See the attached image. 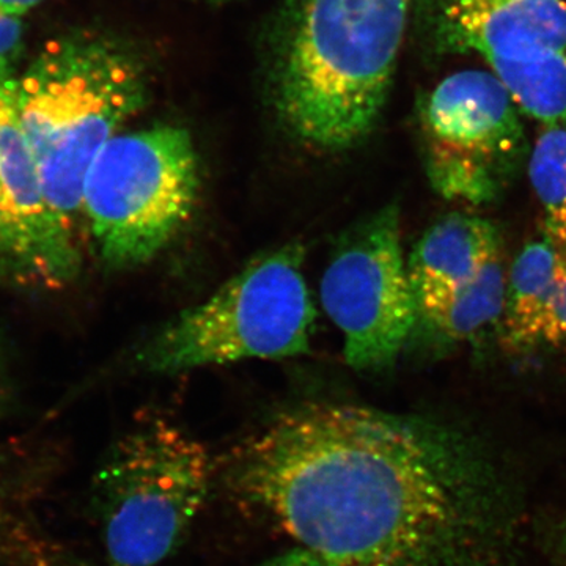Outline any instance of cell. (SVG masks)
I'll return each mask as SVG.
<instances>
[{
  "label": "cell",
  "instance_id": "8",
  "mask_svg": "<svg viewBox=\"0 0 566 566\" xmlns=\"http://www.w3.org/2000/svg\"><path fill=\"white\" fill-rule=\"evenodd\" d=\"M319 296L344 334L348 365L363 371L392 367L417 324L397 205L346 233L324 271Z\"/></svg>",
  "mask_w": 566,
  "mask_h": 566
},
{
  "label": "cell",
  "instance_id": "10",
  "mask_svg": "<svg viewBox=\"0 0 566 566\" xmlns=\"http://www.w3.org/2000/svg\"><path fill=\"white\" fill-rule=\"evenodd\" d=\"M439 36L453 51H471L491 71L566 52L564 0H447Z\"/></svg>",
  "mask_w": 566,
  "mask_h": 566
},
{
  "label": "cell",
  "instance_id": "11",
  "mask_svg": "<svg viewBox=\"0 0 566 566\" xmlns=\"http://www.w3.org/2000/svg\"><path fill=\"white\" fill-rule=\"evenodd\" d=\"M501 255V232L488 219L465 212L439 219L408 260L417 307L461 289Z\"/></svg>",
  "mask_w": 566,
  "mask_h": 566
},
{
  "label": "cell",
  "instance_id": "13",
  "mask_svg": "<svg viewBox=\"0 0 566 566\" xmlns=\"http://www.w3.org/2000/svg\"><path fill=\"white\" fill-rule=\"evenodd\" d=\"M505 292L506 273L499 256L461 289L419 305L416 329L420 327L436 345L472 340L490 327H501Z\"/></svg>",
  "mask_w": 566,
  "mask_h": 566
},
{
  "label": "cell",
  "instance_id": "19",
  "mask_svg": "<svg viewBox=\"0 0 566 566\" xmlns=\"http://www.w3.org/2000/svg\"><path fill=\"white\" fill-rule=\"evenodd\" d=\"M3 401V386H2V375H0V406H2Z\"/></svg>",
  "mask_w": 566,
  "mask_h": 566
},
{
  "label": "cell",
  "instance_id": "17",
  "mask_svg": "<svg viewBox=\"0 0 566 566\" xmlns=\"http://www.w3.org/2000/svg\"><path fill=\"white\" fill-rule=\"evenodd\" d=\"M259 566H335L329 560L312 553V551L304 549V547H293L289 553L281 554V556L270 558L264 564Z\"/></svg>",
  "mask_w": 566,
  "mask_h": 566
},
{
  "label": "cell",
  "instance_id": "14",
  "mask_svg": "<svg viewBox=\"0 0 566 566\" xmlns=\"http://www.w3.org/2000/svg\"><path fill=\"white\" fill-rule=\"evenodd\" d=\"M528 178L543 211V237L566 260V129L545 128L531 148Z\"/></svg>",
  "mask_w": 566,
  "mask_h": 566
},
{
  "label": "cell",
  "instance_id": "7",
  "mask_svg": "<svg viewBox=\"0 0 566 566\" xmlns=\"http://www.w3.org/2000/svg\"><path fill=\"white\" fill-rule=\"evenodd\" d=\"M520 114L493 73L465 70L446 77L422 109L434 191L472 207L499 202L531 155Z\"/></svg>",
  "mask_w": 566,
  "mask_h": 566
},
{
  "label": "cell",
  "instance_id": "4",
  "mask_svg": "<svg viewBox=\"0 0 566 566\" xmlns=\"http://www.w3.org/2000/svg\"><path fill=\"white\" fill-rule=\"evenodd\" d=\"M207 447L166 419L115 442L93 480L92 502L109 566H158L185 545L214 485Z\"/></svg>",
  "mask_w": 566,
  "mask_h": 566
},
{
  "label": "cell",
  "instance_id": "6",
  "mask_svg": "<svg viewBox=\"0 0 566 566\" xmlns=\"http://www.w3.org/2000/svg\"><path fill=\"white\" fill-rule=\"evenodd\" d=\"M200 193L191 134L158 126L112 137L85 178L82 212L114 270L150 262L191 221Z\"/></svg>",
  "mask_w": 566,
  "mask_h": 566
},
{
  "label": "cell",
  "instance_id": "1",
  "mask_svg": "<svg viewBox=\"0 0 566 566\" xmlns=\"http://www.w3.org/2000/svg\"><path fill=\"white\" fill-rule=\"evenodd\" d=\"M219 475L249 516L335 566H479L504 528L501 490L463 436L368 406L286 409Z\"/></svg>",
  "mask_w": 566,
  "mask_h": 566
},
{
  "label": "cell",
  "instance_id": "12",
  "mask_svg": "<svg viewBox=\"0 0 566 566\" xmlns=\"http://www.w3.org/2000/svg\"><path fill=\"white\" fill-rule=\"evenodd\" d=\"M566 260L545 237L521 249L506 274L502 340L516 352L542 346L543 327L560 286Z\"/></svg>",
  "mask_w": 566,
  "mask_h": 566
},
{
  "label": "cell",
  "instance_id": "2",
  "mask_svg": "<svg viewBox=\"0 0 566 566\" xmlns=\"http://www.w3.org/2000/svg\"><path fill=\"white\" fill-rule=\"evenodd\" d=\"M412 0H296L283 29L274 99L294 136L345 150L375 128Z\"/></svg>",
  "mask_w": 566,
  "mask_h": 566
},
{
  "label": "cell",
  "instance_id": "20",
  "mask_svg": "<svg viewBox=\"0 0 566 566\" xmlns=\"http://www.w3.org/2000/svg\"><path fill=\"white\" fill-rule=\"evenodd\" d=\"M0 510H2V504H0Z\"/></svg>",
  "mask_w": 566,
  "mask_h": 566
},
{
  "label": "cell",
  "instance_id": "9",
  "mask_svg": "<svg viewBox=\"0 0 566 566\" xmlns=\"http://www.w3.org/2000/svg\"><path fill=\"white\" fill-rule=\"evenodd\" d=\"M81 270L76 234L52 211L22 132L17 77L0 84V282L62 290Z\"/></svg>",
  "mask_w": 566,
  "mask_h": 566
},
{
  "label": "cell",
  "instance_id": "16",
  "mask_svg": "<svg viewBox=\"0 0 566 566\" xmlns=\"http://www.w3.org/2000/svg\"><path fill=\"white\" fill-rule=\"evenodd\" d=\"M566 345V266L562 275L560 286L551 307L549 315L543 327L542 346Z\"/></svg>",
  "mask_w": 566,
  "mask_h": 566
},
{
  "label": "cell",
  "instance_id": "18",
  "mask_svg": "<svg viewBox=\"0 0 566 566\" xmlns=\"http://www.w3.org/2000/svg\"><path fill=\"white\" fill-rule=\"evenodd\" d=\"M43 0H0V17L18 18L35 9Z\"/></svg>",
  "mask_w": 566,
  "mask_h": 566
},
{
  "label": "cell",
  "instance_id": "3",
  "mask_svg": "<svg viewBox=\"0 0 566 566\" xmlns=\"http://www.w3.org/2000/svg\"><path fill=\"white\" fill-rule=\"evenodd\" d=\"M147 96V71L139 57L91 32L48 41L17 77L22 132L52 211L70 232L82 212L93 161Z\"/></svg>",
  "mask_w": 566,
  "mask_h": 566
},
{
  "label": "cell",
  "instance_id": "5",
  "mask_svg": "<svg viewBox=\"0 0 566 566\" xmlns=\"http://www.w3.org/2000/svg\"><path fill=\"white\" fill-rule=\"evenodd\" d=\"M303 263L300 244L256 256L205 303L167 323L140 349L139 364L151 374L174 375L307 353L316 312Z\"/></svg>",
  "mask_w": 566,
  "mask_h": 566
},
{
  "label": "cell",
  "instance_id": "15",
  "mask_svg": "<svg viewBox=\"0 0 566 566\" xmlns=\"http://www.w3.org/2000/svg\"><path fill=\"white\" fill-rule=\"evenodd\" d=\"M22 50V24L18 18L0 17V84L13 77Z\"/></svg>",
  "mask_w": 566,
  "mask_h": 566
}]
</instances>
